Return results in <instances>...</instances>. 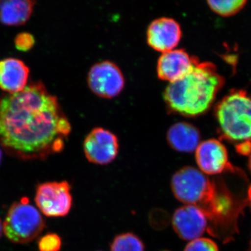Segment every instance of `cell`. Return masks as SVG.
Listing matches in <instances>:
<instances>
[{"label":"cell","mask_w":251,"mask_h":251,"mask_svg":"<svg viewBox=\"0 0 251 251\" xmlns=\"http://www.w3.org/2000/svg\"><path fill=\"white\" fill-rule=\"evenodd\" d=\"M72 126L58 99L41 81L0 98V147L24 161L61 152Z\"/></svg>","instance_id":"1"},{"label":"cell","mask_w":251,"mask_h":251,"mask_svg":"<svg viewBox=\"0 0 251 251\" xmlns=\"http://www.w3.org/2000/svg\"><path fill=\"white\" fill-rule=\"evenodd\" d=\"M224 83V77L214 64L199 62L186 76L169 83L163 98L173 113L197 117L211 108Z\"/></svg>","instance_id":"2"},{"label":"cell","mask_w":251,"mask_h":251,"mask_svg":"<svg viewBox=\"0 0 251 251\" xmlns=\"http://www.w3.org/2000/svg\"><path fill=\"white\" fill-rule=\"evenodd\" d=\"M171 188L175 197L186 205L197 206L206 214L215 212L222 202V183L211 179L193 167H184L173 175Z\"/></svg>","instance_id":"3"},{"label":"cell","mask_w":251,"mask_h":251,"mask_svg":"<svg viewBox=\"0 0 251 251\" xmlns=\"http://www.w3.org/2000/svg\"><path fill=\"white\" fill-rule=\"evenodd\" d=\"M216 117L225 139L251 143V94L234 90L216 105Z\"/></svg>","instance_id":"4"},{"label":"cell","mask_w":251,"mask_h":251,"mask_svg":"<svg viewBox=\"0 0 251 251\" xmlns=\"http://www.w3.org/2000/svg\"><path fill=\"white\" fill-rule=\"evenodd\" d=\"M46 227L40 211L23 197L10 206L3 223L4 233L10 242L24 244L39 237Z\"/></svg>","instance_id":"5"},{"label":"cell","mask_w":251,"mask_h":251,"mask_svg":"<svg viewBox=\"0 0 251 251\" xmlns=\"http://www.w3.org/2000/svg\"><path fill=\"white\" fill-rule=\"evenodd\" d=\"M71 185L67 181H48L36 186V206L47 217H64L72 209L73 198Z\"/></svg>","instance_id":"6"},{"label":"cell","mask_w":251,"mask_h":251,"mask_svg":"<svg viewBox=\"0 0 251 251\" xmlns=\"http://www.w3.org/2000/svg\"><path fill=\"white\" fill-rule=\"evenodd\" d=\"M87 84L95 95L100 98L112 99L121 93L125 80L118 66L110 61H103L91 68Z\"/></svg>","instance_id":"7"},{"label":"cell","mask_w":251,"mask_h":251,"mask_svg":"<svg viewBox=\"0 0 251 251\" xmlns=\"http://www.w3.org/2000/svg\"><path fill=\"white\" fill-rule=\"evenodd\" d=\"M196 160L201 171L206 175L225 172L241 173V170L231 164L227 149L218 140L209 139L200 143L196 150Z\"/></svg>","instance_id":"8"},{"label":"cell","mask_w":251,"mask_h":251,"mask_svg":"<svg viewBox=\"0 0 251 251\" xmlns=\"http://www.w3.org/2000/svg\"><path fill=\"white\" fill-rule=\"evenodd\" d=\"M83 148L86 158L91 163L107 165L118 154V139L108 130L95 128L86 137Z\"/></svg>","instance_id":"9"},{"label":"cell","mask_w":251,"mask_h":251,"mask_svg":"<svg viewBox=\"0 0 251 251\" xmlns=\"http://www.w3.org/2000/svg\"><path fill=\"white\" fill-rule=\"evenodd\" d=\"M172 224L176 234L183 240L190 242L201 238L209 227L205 213L193 205H185L176 209Z\"/></svg>","instance_id":"10"},{"label":"cell","mask_w":251,"mask_h":251,"mask_svg":"<svg viewBox=\"0 0 251 251\" xmlns=\"http://www.w3.org/2000/svg\"><path fill=\"white\" fill-rule=\"evenodd\" d=\"M199 62L184 49H174L162 53L157 63L158 78L169 83L180 80L192 72Z\"/></svg>","instance_id":"11"},{"label":"cell","mask_w":251,"mask_h":251,"mask_svg":"<svg viewBox=\"0 0 251 251\" xmlns=\"http://www.w3.org/2000/svg\"><path fill=\"white\" fill-rule=\"evenodd\" d=\"M182 31L175 20L162 17L154 20L147 31L148 45L162 53L174 50L181 41Z\"/></svg>","instance_id":"12"},{"label":"cell","mask_w":251,"mask_h":251,"mask_svg":"<svg viewBox=\"0 0 251 251\" xmlns=\"http://www.w3.org/2000/svg\"><path fill=\"white\" fill-rule=\"evenodd\" d=\"M29 75V68L21 59L6 58L0 61V89L6 93H18L24 90Z\"/></svg>","instance_id":"13"},{"label":"cell","mask_w":251,"mask_h":251,"mask_svg":"<svg viewBox=\"0 0 251 251\" xmlns=\"http://www.w3.org/2000/svg\"><path fill=\"white\" fill-rule=\"evenodd\" d=\"M167 140L173 150L179 152L196 151L201 143V133L196 126L187 122H177L167 133Z\"/></svg>","instance_id":"14"},{"label":"cell","mask_w":251,"mask_h":251,"mask_svg":"<svg viewBox=\"0 0 251 251\" xmlns=\"http://www.w3.org/2000/svg\"><path fill=\"white\" fill-rule=\"evenodd\" d=\"M34 0H0V22L6 26L25 24L34 11Z\"/></svg>","instance_id":"15"},{"label":"cell","mask_w":251,"mask_h":251,"mask_svg":"<svg viewBox=\"0 0 251 251\" xmlns=\"http://www.w3.org/2000/svg\"><path fill=\"white\" fill-rule=\"evenodd\" d=\"M110 251H145V245L138 236L127 232L114 238Z\"/></svg>","instance_id":"16"},{"label":"cell","mask_w":251,"mask_h":251,"mask_svg":"<svg viewBox=\"0 0 251 251\" xmlns=\"http://www.w3.org/2000/svg\"><path fill=\"white\" fill-rule=\"evenodd\" d=\"M247 2V0H207L211 9L224 17L237 14L245 6Z\"/></svg>","instance_id":"17"},{"label":"cell","mask_w":251,"mask_h":251,"mask_svg":"<svg viewBox=\"0 0 251 251\" xmlns=\"http://www.w3.org/2000/svg\"><path fill=\"white\" fill-rule=\"evenodd\" d=\"M39 251H59L62 248V239L58 234L49 232L38 240Z\"/></svg>","instance_id":"18"},{"label":"cell","mask_w":251,"mask_h":251,"mask_svg":"<svg viewBox=\"0 0 251 251\" xmlns=\"http://www.w3.org/2000/svg\"><path fill=\"white\" fill-rule=\"evenodd\" d=\"M184 251H219V249L214 241L201 237L188 243Z\"/></svg>","instance_id":"19"},{"label":"cell","mask_w":251,"mask_h":251,"mask_svg":"<svg viewBox=\"0 0 251 251\" xmlns=\"http://www.w3.org/2000/svg\"><path fill=\"white\" fill-rule=\"evenodd\" d=\"M14 43L15 46L18 50L27 52L34 47L35 39L30 33L22 32L16 36Z\"/></svg>","instance_id":"20"},{"label":"cell","mask_w":251,"mask_h":251,"mask_svg":"<svg viewBox=\"0 0 251 251\" xmlns=\"http://www.w3.org/2000/svg\"><path fill=\"white\" fill-rule=\"evenodd\" d=\"M238 152L244 156H248L251 153V143H242L238 144L237 146Z\"/></svg>","instance_id":"21"},{"label":"cell","mask_w":251,"mask_h":251,"mask_svg":"<svg viewBox=\"0 0 251 251\" xmlns=\"http://www.w3.org/2000/svg\"><path fill=\"white\" fill-rule=\"evenodd\" d=\"M4 233V228H3V223L1 221V219H0V239L1 238V236H2V234Z\"/></svg>","instance_id":"22"},{"label":"cell","mask_w":251,"mask_h":251,"mask_svg":"<svg viewBox=\"0 0 251 251\" xmlns=\"http://www.w3.org/2000/svg\"><path fill=\"white\" fill-rule=\"evenodd\" d=\"M2 150H1V148L0 147V165H1V161H2Z\"/></svg>","instance_id":"23"},{"label":"cell","mask_w":251,"mask_h":251,"mask_svg":"<svg viewBox=\"0 0 251 251\" xmlns=\"http://www.w3.org/2000/svg\"><path fill=\"white\" fill-rule=\"evenodd\" d=\"M249 170H250V171L251 172V153L250 154V157H249Z\"/></svg>","instance_id":"24"},{"label":"cell","mask_w":251,"mask_h":251,"mask_svg":"<svg viewBox=\"0 0 251 251\" xmlns=\"http://www.w3.org/2000/svg\"><path fill=\"white\" fill-rule=\"evenodd\" d=\"M251 251V242H250V245H249V251Z\"/></svg>","instance_id":"25"}]
</instances>
